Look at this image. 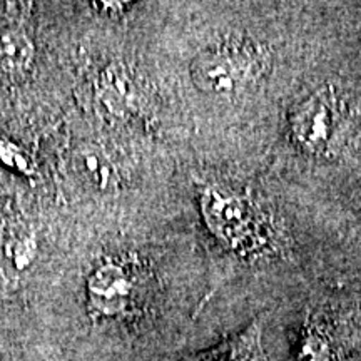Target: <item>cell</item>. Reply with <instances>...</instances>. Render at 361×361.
Listing matches in <instances>:
<instances>
[{
    "mask_svg": "<svg viewBox=\"0 0 361 361\" xmlns=\"http://www.w3.org/2000/svg\"><path fill=\"white\" fill-rule=\"evenodd\" d=\"M266 56L258 45L228 42L207 47L192 59V84L209 96L243 92L264 74Z\"/></svg>",
    "mask_w": 361,
    "mask_h": 361,
    "instance_id": "6da1fadb",
    "label": "cell"
},
{
    "mask_svg": "<svg viewBox=\"0 0 361 361\" xmlns=\"http://www.w3.org/2000/svg\"><path fill=\"white\" fill-rule=\"evenodd\" d=\"M200 206L209 231L229 250L251 255L266 243L261 216L243 194L206 184L201 188Z\"/></svg>",
    "mask_w": 361,
    "mask_h": 361,
    "instance_id": "7a4b0ae2",
    "label": "cell"
},
{
    "mask_svg": "<svg viewBox=\"0 0 361 361\" xmlns=\"http://www.w3.org/2000/svg\"><path fill=\"white\" fill-rule=\"evenodd\" d=\"M336 97L329 87H322L306 96L290 116L291 135L298 146L318 156L328 151L335 135Z\"/></svg>",
    "mask_w": 361,
    "mask_h": 361,
    "instance_id": "3957f363",
    "label": "cell"
},
{
    "mask_svg": "<svg viewBox=\"0 0 361 361\" xmlns=\"http://www.w3.org/2000/svg\"><path fill=\"white\" fill-rule=\"evenodd\" d=\"M87 293L94 313L117 316L128 308L133 295V281L121 264L104 263L89 278Z\"/></svg>",
    "mask_w": 361,
    "mask_h": 361,
    "instance_id": "277c9868",
    "label": "cell"
},
{
    "mask_svg": "<svg viewBox=\"0 0 361 361\" xmlns=\"http://www.w3.org/2000/svg\"><path fill=\"white\" fill-rule=\"evenodd\" d=\"M97 101L114 119H126L134 111V84L124 67L109 66L97 80Z\"/></svg>",
    "mask_w": 361,
    "mask_h": 361,
    "instance_id": "5b68a950",
    "label": "cell"
},
{
    "mask_svg": "<svg viewBox=\"0 0 361 361\" xmlns=\"http://www.w3.org/2000/svg\"><path fill=\"white\" fill-rule=\"evenodd\" d=\"M72 169L78 178L96 191H109L117 184V171L104 151L84 146L72 157Z\"/></svg>",
    "mask_w": 361,
    "mask_h": 361,
    "instance_id": "8992f818",
    "label": "cell"
},
{
    "mask_svg": "<svg viewBox=\"0 0 361 361\" xmlns=\"http://www.w3.org/2000/svg\"><path fill=\"white\" fill-rule=\"evenodd\" d=\"M34 59V44L17 29L0 32V71L7 74H19L30 66Z\"/></svg>",
    "mask_w": 361,
    "mask_h": 361,
    "instance_id": "52a82bcc",
    "label": "cell"
},
{
    "mask_svg": "<svg viewBox=\"0 0 361 361\" xmlns=\"http://www.w3.org/2000/svg\"><path fill=\"white\" fill-rule=\"evenodd\" d=\"M298 361H335L333 340L322 323L308 319L300 336Z\"/></svg>",
    "mask_w": 361,
    "mask_h": 361,
    "instance_id": "ba28073f",
    "label": "cell"
},
{
    "mask_svg": "<svg viewBox=\"0 0 361 361\" xmlns=\"http://www.w3.org/2000/svg\"><path fill=\"white\" fill-rule=\"evenodd\" d=\"M207 361H263L259 346V331L256 326L247 329L241 338L233 341Z\"/></svg>",
    "mask_w": 361,
    "mask_h": 361,
    "instance_id": "9c48e42d",
    "label": "cell"
},
{
    "mask_svg": "<svg viewBox=\"0 0 361 361\" xmlns=\"http://www.w3.org/2000/svg\"><path fill=\"white\" fill-rule=\"evenodd\" d=\"M0 157H2L4 162L13 166V168L24 171V173H30L29 159H27L24 152L19 147L13 146V144L2 141V139H0Z\"/></svg>",
    "mask_w": 361,
    "mask_h": 361,
    "instance_id": "30bf717a",
    "label": "cell"
},
{
    "mask_svg": "<svg viewBox=\"0 0 361 361\" xmlns=\"http://www.w3.org/2000/svg\"><path fill=\"white\" fill-rule=\"evenodd\" d=\"M96 8L104 12V13H109V16H114V13H123L126 8L133 4H126V2H96L94 4Z\"/></svg>",
    "mask_w": 361,
    "mask_h": 361,
    "instance_id": "8fae6325",
    "label": "cell"
}]
</instances>
